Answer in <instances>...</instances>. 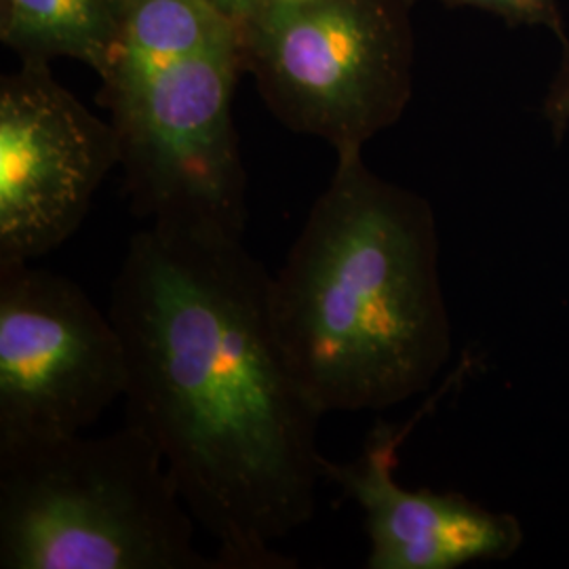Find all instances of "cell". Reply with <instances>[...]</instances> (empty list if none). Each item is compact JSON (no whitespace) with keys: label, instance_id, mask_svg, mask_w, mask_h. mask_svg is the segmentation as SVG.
<instances>
[{"label":"cell","instance_id":"obj_1","mask_svg":"<svg viewBox=\"0 0 569 569\" xmlns=\"http://www.w3.org/2000/svg\"><path fill=\"white\" fill-rule=\"evenodd\" d=\"M127 359V422L142 428L218 569H293L277 549L317 510L321 409L284 355L270 274L243 243L146 226L110 289Z\"/></svg>","mask_w":569,"mask_h":569},{"label":"cell","instance_id":"obj_2","mask_svg":"<svg viewBox=\"0 0 569 569\" xmlns=\"http://www.w3.org/2000/svg\"><path fill=\"white\" fill-rule=\"evenodd\" d=\"M270 312L310 399L385 411L427 392L451 357L439 230L425 197L340 152L283 266Z\"/></svg>","mask_w":569,"mask_h":569},{"label":"cell","instance_id":"obj_3","mask_svg":"<svg viewBox=\"0 0 569 569\" xmlns=\"http://www.w3.org/2000/svg\"><path fill=\"white\" fill-rule=\"evenodd\" d=\"M241 32L209 0H127L102 77L131 209L150 226L243 237L247 176L234 127Z\"/></svg>","mask_w":569,"mask_h":569},{"label":"cell","instance_id":"obj_4","mask_svg":"<svg viewBox=\"0 0 569 569\" xmlns=\"http://www.w3.org/2000/svg\"><path fill=\"white\" fill-rule=\"evenodd\" d=\"M161 449L127 422L0 448V568L218 569Z\"/></svg>","mask_w":569,"mask_h":569},{"label":"cell","instance_id":"obj_5","mask_svg":"<svg viewBox=\"0 0 569 569\" xmlns=\"http://www.w3.org/2000/svg\"><path fill=\"white\" fill-rule=\"evenodd\" d=\"M416 0H258L241 21L243 68L287 129L363 150L413 91Z\"/></svg>","mask_w":569,"mask_h":569},{"label":"cell","instance_id":"obj_6","mask_svg":"<svg viewBox=\"0 0 569 569\" xmlns=\"http://www.w3.org/2000/svg\"><path fill=\"white\" fill-rule=\"evenodd\" d=\"M124 390L110 312L63 274L0 266V448L79 435Z\"/></svg>","mask_w":569,"mask_h":569},{"label":"cell","instance_id":"obj_7","mask_svg":"<svg viewBox=\"0 0 569 569\" xmlns=\"http://www.w3.org/2000/svg\"><path fill=\"white\" fill-rule=\"evenodd\" d=\"M114 127L21 61L0 81V266L30 264L81 228L106 176L119 167Z\"/></svg>","mask_w":569,"mask_h":569},{"label":"cell","instance_id":"obj_8","mask_svg":"<svg viewBox=\"0 0 569 569\" xmlns=\"http://www.w3.org/2000/svg\"><path fill=\"white\" fill-rule=\"evenodd\" d=\"M416 422L380 420L355 460H323V479L363 512L366 568L458 569L510 559L523 547V528L515 515L488 509L458 491L409 489L397 481L399 451Z\"/></svg>","mask_w":569,"mask_h":569},{"label":"cell","instance_id":"obj_9","mask_svg":"<svg viewBox=\"0 0 569 569\" xmlns=\"http://www.w3.org/2000/svg\"><path fill=\"white\" fill-rule=\"evenodd\" d=\"M127 0H0V39L21 61L72 58L100 77L121 41Z\"/></svg>","mask_w":569,"mask_h":569},{"label":"cell","instance_id":"obj_10","mask_svg":"<svg viewBox=\"0 0 569 569\" xmlns=\"http://www.w3.org/2000/svg\"><path fill=\"white\" fill-rule=\"evenodd\" d=\"M418 2V0H416ZM448 7H472L493 13L512 26H545L563 39L557 0H439Z\"/></svg>","mask_w":569,"mask_h":569},{"label":"cell","instance_id":"obj_11","mask_svg":"<svg viewBox=\"0 0 569 569\" xmlns=\"http://www.w3.org/2000/svg\"><path fill=\"white\" fill-rule=\"evenodd\" d=\"M545 119L559 142L569 129V44L545 98Z\"/></svg>","mask_w":569,"mask_h":569},{"label":"cell","instance_id":"obj_12","mask_svg":"<svg viewBox=\"0 0 569 569\" xmlns=\"http://www.w3.org/2000/svg\"><path fill=\"white\" fill-rule=\"evenodd\" d=\"M209 2L216 4L220 11H224L230 20L237 21V26H241V21L249 16V11L256 4V0H209Z\"/></svg>","mask_w":569,"mask_h":569},{"label":"cell","instance_id":"obj_13","mask_svg":"<svg viewBox=\"0 0 569 569\" xmlns=\"http://www.w3.org/2000/svg\"><path fill=\"white\" fill-rule=\"evenodd\" d=\"M256 2H258V0H256Z\"/></svg>","mask_w":569,"mask_h":569}]
</instances>
